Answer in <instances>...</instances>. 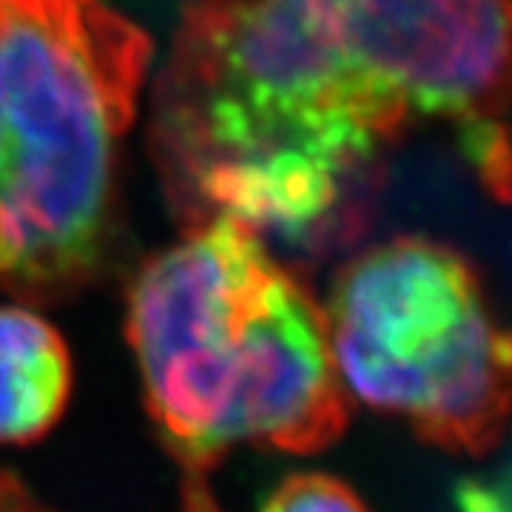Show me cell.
<instances>
[{
  "label": "cell",
  "instance_id": "cell-3",
  "mask_svg": "<svg viewBox=\"0 0 512 512\" xmlns=\"http://www.w3.org/2000/svg\"><path fill=\"white\" fill-rule=\"evenodd\" d=\"M148 57V37L100 0H0L6 291L46 299L92 276Z\"/></svg>",
  "mask_w": 512,
  "mask_h": 512
},
{
  "label": "cell",
  "instance_id": "cell-4",
  "mask_svg": "<svg viewBox=\"0 0 512 512\" xmlns=\"http://www.w3.org/2000/svg\"><path fill=\"white\" fill-rule=\"evenodd\" d=\"M322 313L348 396L453 453L481 456L512 433V328L450 245L399 237L367 248Z\"/></svg>",
  "mask_w": 512,
  "mask_h": 512
},
{
  "label": "cell",
  "instance_id": "cell-6",
  "mask_svg": "<svg viewBox=\"0 0 512 512\" xmlns=\"http://www.w3.org/2000/svg\"><path fill=\"white\" fill-rule=\"evenodd\" d=\"M72 393V356L46 319L0 308V444H29L55 427Z\"/></svg>",
  "mask_w": 512,
  "mask_h": 512
},
{
  "label": "cell",
  "instance_id": "cell-5",
  "mask_svg": "<svg viewBox=\"0 0 512 512\" xmlns=\"http://www.w3.org/2000/svg\"><path fill=\"white\" fill-rule=\"evenodd\" d=\"M399 128L456 126L478 180L512 168V0H282Z\"/></svg>",
  "mask_w": 512,
  "mask_h": 512
},
{
  "label": "cell",
  "instance_id": "cell-7",
  "mask_svg": "<svg viewBox=\"0 0 512 512\" xmlns=\"http://www.w3.org/2000/svg\"><path fill=\"white\" fill-rule=\"evenodd\" d=\"M259 512H370L345 481L322 473H299L279 481Z\"/></svg>",
  "mask_w": 512,
  "mask_h": 512
},
{
  "label": "cell",
  "instance_id": "cell-9",
  "mask_svg": "<svg viewBox=\"0 0 512 512\" xmlns=\"http://www.w3.org/2000/svg\"><path fill=\"white\" fill-rule=\"evenodd\" d=\"M0 512H46L18 478L0 470Z\"/></svg>",
  "mask_w": 512,
  "mask_h": 512
},
{
  "label": "cell",
  "instance_id": "cell-2",
  "mask_svg": "<svg viewBox=\"0 0 512 512\" xmlns=\"http://www.w3.org/2000/svg\"><path fill=\"white\" fill-rule=\"evenodd\" d=\"M146 404L188 473L239 444L319 453L348 424L325 313L251 228L194 222L128 293Z\"/></svg>",
  "mask_w": 512,
  "mask_h": 512
},
{
  "label": "cell",
  "instance_id": "cell-8",
  "mask_svg": "<svg viewBox=\"0 0 512 512\" xmlns=\"http://www.w3.org/2000/svg\"><path fill=\"white\" fill-rule=\"evenodd\" d=\"M458 512H512V470L504 476L467 478L456 487Z\"/></svg>",
  "mask_w": 512,
  "mask_h": 512
},
{
  "label": "cell",
  "instance_id": "cell-1",
  "mask_svg": "<svg viewBox=\"0 0 512 512\" xmlns=\"http://www.w3.org/2000/svg\"><path fill=\"white\" fill-rule=\"evenodd\" d=\"M396 137L282 0H185L151 146L194 222L231 217L288 242L328 237Z\"/></svg>",
  "mask_w": 512,
  "mask_h": 512
}]
</instances>
